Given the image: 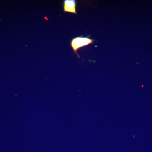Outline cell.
<instances>
[{
  "label": "cell",
  "instance_id": "obj_1",
  "mask_svg": "<svg viewBox=\"0 0 152 152\" xmlns=\"http://www.w3.org/2000/svg\"><path fill=\"white\" fill-rule=\"evenodd\" d=\"M94 41V40L90 39L88 37H78L72 40L70 43L71 47L74 53L77 54L78 58H80V56L77 53V50L80 48L93 44Z\"/></svg>",
  "mask_w": 152,
  "mask_h": 152
},
{
  "label": "cell",
  "instance_id": "obj_2",
  "mask_svg": "<svg viewBox=\"0 0 152 152\" xmlns=\"http://www.w3.org/2000/svg\"><path fill=\"white\" fill-rule=\"evenodd\" d=\"M76 4L77 2L75 0H64L63 2L64 12L77 14Z\"/></svg>",
  "mask_w": 152,
  "mask_h": 152
}]
</instances>
